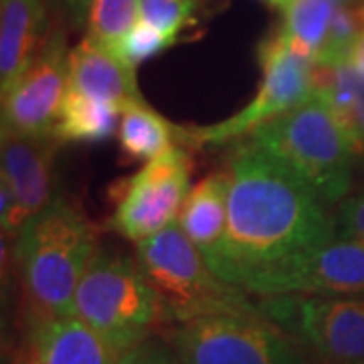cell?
<instances>
[{
    "label": "cell",
    "mask_w": 364,
    "mask_h": 364,
    "mask_svg": "<svg viewBox=\"0 0 364 364\" xmlns=\"http://www.w3.org/2000/svg\"><path fill=\"white\" fill-rule=\"evenodd\" d=\"M146 360H148V340L130 350L122 352L116 364H146Z\"/></svg>",
    "instance_id": "obj_27"
},
{
    "label": "cell",
    "mask_w": 364,
    "mask_h": 364,
    "mask_svg": "<svg viewBox=\"0 0 364 364\" xmlns=\"http://www.w3.org/2000/svg\"><path fill=\"white\" fill-rule=\"evenodd\" d=\"M338 4H356V2H364V0H336Z\"/></svg>",
    "instance_id": "obj_32"
},
{
    "label": "cell",
    "mask_w": 364,
    "mask_h": 364,
    "mask_svg": "<svg viewBox=\"0 0 364 364\" xmlns=\"http://www.w3.org/2000/svg\"><path fill=\"white\" fill-rule=\"evenodd\" d=\"M176 41H178V35H170V33H164L156 26L140 21L112 51L116 53L119 59H124L126 63L136 67L156 57L162 51H166Z\"/></svg>",
    "instance_id": "obj_23"
},
{
    "label": "cell",
    "mask_w": 364,
    "mask_h": 364,
    "mask_svg": "<svg viewBox=\"0 0 364 364\" xmlns=\"http://www.w3.org/2000/svg\"><path fill=\"white\" fill-rule=\"evenodd\" d=\"M63 2L71 9V13L75 14L77 23L83 21V16H87V9H90L91 0H63Z\"/></svg>",
    "instance_id": "obj_29"
},
{
    "label": "cell",
    "mask_w": 364,
    "mask_h": 364,
    "mask_svg": "<svg viewBox=\"0 0 364 364\" xmlns=\"http://www.w3.org/2000/svg\"><path fill=\"white\" fill-rule=\"evenodd\" d=\"M146 364H182L170 346L160 342H148V360Z\"/></svg>",
    "instance_id": "obj_26"
},
{
    "label": "cell",
    "mask_w": 364,
    "mask_h": 364,
    "mask_svg": "<svg viewBox=\"0 0 364 364\" xmlns=\"http://www.w3.org/2000/svg\"><path fill=\"white\" fill-rule=\"evenodd\" d=\"M350 63L358 71H363L364 73V31L363 35L358 37V41H356V47H354V51H352V59Z\"/></svg>",
    "instance_id": "obj_30"
},
{
    "label": "cell",
    "mask_w": 364,
    "mask_h": 364,
    "mask_svg": "<svg viewBox=\"0 0 364 364\" xmlns=\"http://www.w3.org/2000/svg\"><path fill=\"white\" fill-rule=\"evenodd\" d=\"M364 31V2L336 4L324 45L318 53L316 65L334 67L350 63L356 41Z\"/></svg>",
    "instance_id": "obj_22"
},
{
    "label": "cell",
    "mask_w": 364,
    "mask_h": 364,
    "mask_svg": "<svg viewBox=\"0 0 364 364\" xmlns=\"http://www.w3.org/2000/svg\"><path fill=\"white\" fill-rule=\"evenodd\" d=\"M336 4V0H287L282 9V28L286 31L291 45L301 55L310 57L314 63L324 45Z\"/></svg>",
    "instance_id": "obj_20"
},
{
    "label": "cell",
    "mask_w": 364,
    "mask_h": 364,
    "mask_svg": "<svg viewBox=\"0 0 364 364\" xmlns=\"http://www.w3.org/2000/svg\"><path fill=\"white\" fill-rule=\"evenodd\" d=\"M251 142L287 164L324 203H338L350 188L354 146L316 90L306 102L261 126Z\"/></svg>",
    "instance_id": "obj_3"
},
{
    "label": "cell",
    "mask_w": 364,
    "mask_h": 364,
    "mask_svg": "<svg viewBox=\"0 0 364 364\" xmlns=\"http://www.w3.org/2000/svg\"><path fill=\"white\" fill-rule=\"evenodd\" d=\"M146 279L162 298L168 320L184 322L217 312H259L241 291L223 282L184 235L178 221L136 245Z\"/></svg>",
    "instance_id": "obj_5"
},
{
    "label": "cell",
    "mask_w": 364,
    "mask_h": 364,
    "mask_svg": "<svg viewBox=\"0 0 364 364\" xmlns=\"http://www.w3.org/2000/svg\"><path fill=\"white\" fill-rule=\"evenodd\" d=\"M140 16V0H91L87 9V39L114 49Z\"/></svg>",
    "instance_id": "obj_21"
},
{
    "label": "cell",
    "mask_w": 364,
    "mask_h": 364,
    "mask_svg": "<svg viewBox=\"0 0 364 364\" xmlns=\"http://www.w3.org/2000/svg\"><path fill=\"white\" fill-rule=\"evenodd\" d=\"M75 316L119 352L142 344L168 322L162 298L146 279L138 261L97 249L75 294Z\"/></svg>",
    "instance_id": "obj_4"
},
{
    "label": "cell",
    "mask_w": 364,
    "mask_h": 364,
    "mask_svg": "<svg viewBox=\"0 0 364 364\" xmlns=\"http://www.w3.org/2000/svg\"><path fill=\"white\" fill-rule=\"evenodd\" d=\"M196 9L198 0H140V21L178 35L181 28L195 23Z\"/></svg>",
    "instance_id": "obj_24"
},
{
    "label": "cell",
    "mask_w": 364,
    "mask_h": 364,
    "mask_svg": "<svg viewBox=\"0 0 364 364\" xmlns=\"http://www.w3.org/2000/svg\"><path fill=\"white\" fill-rule=\"evenodd\" d=\"M117 140L122 152L130 160H152L172 146H188L186 128L170 124L166 117L144 104V100L124 107Z\"/></svg>",
    "instance_id": "obj_17"
},
{
    "label": "cell",
    "mask_w": 364,
    "mask_h": 364,
    "mask_svg": "<svg viewBox=\"0 0 364 364\" xmlns=\"http://www.w3.org/2000/svg\"><path fill=\"white\" fill-rule=\"evenodd\" d=\"M31 342L41 364H116L122 354L75 314L37 320Z\"/></svg>",
    "instance_id": "obj_15"
},
{
    "label": "cell",
    "mask_w": 364,
    "mask_h": 364,
    "mask_svg": "<svg viewBox=\"0 0 364 364\" xmlns=\"http://www.w3.org/2000/svg\"><path fill=\"white\" fill-rule=\"evenodd\" d=\"M316 91L324 97L350 138L356 156L364 154V73L352 63L316 67Z\"/></svg>",
    "instance_id": "obj_18"
},
{
    "label": "cell",
    "mask_w": 364,
    "mask_h": 364,
    "mask_svg": "<svg viewBox=\"0 0 364 364\" xmlns=\"http://www.w3.org/2000/svg\"><path fill=\"white\" fill-rule=\"evenodd\" d=\"M90 97L116 105L124 112L126 105L142 102L136 73L130 63L116 53L85 39L69 51V85Z\"/></svg>",
    "instance_id": "obj_13"
},
{
    "label": "cell",
    "mask_w": 364,
    "mask_h": 364,
    "mask_svg": "<svg viewBox=\"0 0 364 364\" xmlns=\"http://www.w3.org/2000/svg\"><path fill=\"white\" fill-rule=\"evenodd\" d=\"M47 28L43 0H2L0 4V87L2 93L23 77L41 53Z\"/></svg>",
    "instance_id": "obj_14"
},
{
    "label": "cell",
    "mask_w": 364,
    "mask_h": 364,
    "mask_svg": "<svg viewBox=\"0 0 364 364\" xmlns=\"http://www.w3.org/2000/svg\"><path fill=\"white\" fill-rule=\"evenodd\" d=\"M245 291L269 296H364V245L334 237L306 257L253 279Z\"/></svg>",
    "instance_id": "obj_11"
},
{
    "label": "cell",
    "mask_w": 364,
    "mask_h": 364,
    "mask_svg": "<svg viewBox=\"0 0 364 364\" xmlns=\"http://www.w3.org/2000/svg\"><path fill=\"white\" fill-rule=\"evenodd\" d=\"M191 170L193 160L182 146H172L148 160L136 174L122 181L107 229L138 245L178 221L188 195Z\"/></svg>",
    "instance_id": "obj_9"
},
{
    "label": "cell",
    "mask_w": 364,
    "mask_h": 364,
    "mask_svg": "<svg viewBox=\"0 0 364 364\" xmlns=\"http://www.w3.org/2000/svg\"><path fill=\"white\" fill-rule=\"evenodd\" d=\"M261 83L255 97L241 112L205 128H186L188 146H225L253 136L261 126L284 116L306 102L316 90V63L291 45L284 28H277L257 47Z\"/></svg>",
    "instance_id": "obj_7"
},
{
    "label": "cell",
    "mask_w": 364,
    "mask_h": 364,
    "mask_svg": "<svg viewBox=\"0 0 364 364\" xmlns=\"http://www.w3.org/2000/svg\"><path fill=\"white\" fill-rule=\"evenodd\" d=\"M336 237L352 239L364 245V188L340 205Z\"/></svg>",
    "instance_id": "obj_25"
},
{
    "label": "cell",
    "mask_w": 364,
    "mask_h": 364,
    "mask_svg": "<svg viewBox=\"0 0 364 364\" xmlns=\"http://www.w3.org/2000/svg\"><path fill=\"white\" fill-rule=\"evenodd\" d=\"M259 312L294 332L324 364H364L363 296H269Z\"/></svg>",
    "instance_id": "obj_8"
},
{
    "label": "cell",
    "mask_w": 364,
    "mask_h": 364,
    "mask_svg": "<svg viewBox=\"0 0 364 364\" xmlns=\"http://www.w3.org/2000/svg\"><path fill=\"white\" fill-rule=\"evenodd\" d=\"M170 348L182 364H308L298 340L261 312H217L178 322Z\"/></svg>",
    "instance_id": "obj_6"
},
{
    "label": "cell",
    "mask_w": 364,
    "mask_h": 364,
    "mask_svg": "<svg viewBox=\"0 0 364 364\" xmlns=\"http://www.w3.org/2000/svg\"><path fill=\"white\" fill-rule=\"evenodd\" d=\"M229 174L227 227L208 263L223 282L245 289L336 237V223L312 186L255 142L235 152Z\"/></svg>",
    "instance_id": "obj_1"
},
{
    "label": "cell",
    "mask_w": 364,
    "mask_h": 364,
    "mask_svg": "<svg viewBox=\"0 0 364 364\" xmlns=\"http://www.w3.org/2000/svg\"><path fill=\"white\" fill-rule=\"evenodd\" d=\"M53 136L2 134V181L9 182L18 207L28 221L55 198Z\"/></svg>",
    "instance_id": "obj_12"
},
{
    "label": "cell",
    "mask_w": 364,
    "mask_h": 364,
    "mask_svg": "<svg viewBox=\"0 0 364 364\" xmlns=\"http://www.w3.org/2000/svg\"><path fill=\"white\" fill-rule=\"evenodd\" d=\"M122 109L67 87L51 136L57 142L95 144L109 140L119 128Z\"/></svg>",
    "instance_id": "obj_19"
},
{
    "label": "cell",
    "mask_w": 364,
    "mask_h": 364,
    "mask_svg": "<svg viewBox=\"0 0 364 364\" xmlns=\"http://www.w3.org/2000/svg\"><path fill=\"white\" fill-rule=\"evenodd\" d=\"M263 2H265V4H269V6H273V9H279V11H282V9L286 6L287 0H263Z\"/></svg>",
    "instance_id": "obj_31"
},
{
    "label": "cell",
    "mask_w": 364,
    "mask_h": 364,
    "mask_svg": "<svg viewBox=\"0 0 364 364\" xmlns=\"http://www.w3.org/2000/svg\"><path fill=\"white\" fill-rule=\"evenodd\" d=\"M11 364H41L39 356H37V350H35V346H33V342H28V344L23 346L21 350L13 352Z\"/></svg>",
    "instance_id": "obj_28"
},
{
    "label": "cell",
    "mask_w": 364,
    "mask_h": 364,
    "mask_svg": "<svg viewBox=\"0 0 364 364\" xmlns=\"http://www.w3.org/2000/svg\"><path fill=\"white\" fill-rule=\"evenodd\" d=\"M229 172H213L188 191L178 215V225L193 241L207 265L215 259L227 227L229 207Z\"/></svg>",
    "instance_id": "obj_16"
},
{
    "label": "cell",
    "mask_w": 364,
    "mask_h": 364,
    "mask_svg": "<svg viewBox=\"0 0 364 364\" xmlns=\"http://www.w3.org/2000/svg\"><path fill=\"white\" fill-rule=\"evenodd\" d=\"M14 257L37 320L75 314V294L97 251L81 208L63 196L33 215L14 239Z\"/></svg>",
    "instance_id": "obj_2"
},
{
    "label": "cell",
    "mask_w": 364,
    "mask_h": 364,
    "mask_svg": "<svg viewBox=\"0 0 364 364\" xmlns=\"http://www.w3.org/2000/svg\"><path fill=\"white\" fill-rule=\"evenodd\" d=\"M69 85L65 33L51 31L23 77L2 93V134L51 136Z\"/></svg>",
    "instance_id": "obj_10"
}]
</instances>
